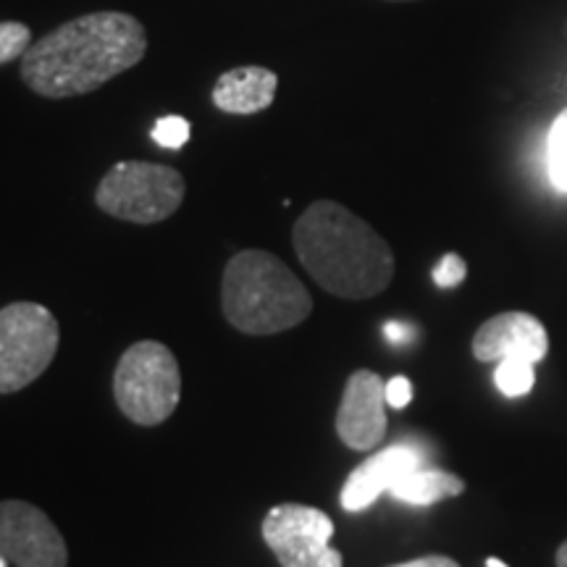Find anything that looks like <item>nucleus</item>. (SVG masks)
<instances>
[{
  "mask_svg": "<svg viewBox=\"0 0 567 567\" xmlns=\"http://www.w3.org/2000/svg\"><path fill=\"white\" fill-rule=\"evenodd\" d=\"M549 352V334L530 313H499L481 326L473 337V354L481 363H502L517 358L542 363Z\"/></svg>",
  "mask_w": 567,
  "mask_h": 567,
  "instance_id": "nucleus-10",
  "label": "nucleus"
},
{
  "mask_svg": "<svg viewBox=\"0 0 567 567\" xmlns=\"http://www.w3.org/2000/svg\"><path fill=\"white\" fill-rule=\"evenodd\" d=\"M389 567H460L452 557L444 555H425V557H415L410 563H400V565H389Z\"/></svg>",
  "mask_w": 567,
  "mask_h": 567,
  "instance_id": "nucleus-20",
  "label": "nucleus"
},
{
  "mask_svg": "<svg viewBox=\"0 0 567 567\" xmlns=\"http://www.w3.org/2000/svg\"><path fill=\"white\" fill-rule=\"evenodd\" d=\"M555 563H557V567H567V542L559 544V549H557V555H555Z\"/></svg>",
  "mask_w": 567,
  "mask_h": 567,
  "instance_id": "nucleus-22",
  "label": "nucleus"
},
{
  "mask_svg": "<svg viewBox=\"0 0 567 567\" xmlns=\"http://www.w3.org/2000/svg\"><path fill=\"white\" fill-rule=\"evenodd\" d=\"M0 551L17 567H66L69 547L40 507L21 499L0 505Z\"/></svg>",
  "mask_w": 567,
  "mask_h": 567,
  "instance_id": "nucleus-8",
  "label": "nucleus"
},
{
  "mask_svg": "<svg viewBox=\"0 0 567 567\" xmlns=\"http://www.w3.org/2000/svg\"><path fill=\"white\" fill-rule=\"evenodd\" d=\"M221 308L243 334L271 337L308 321L313 300L274 252L243 250L224 268Z\"/></svg>",
  "mask_w": 567,
  "mask_h": 567,
  "instance_id": "nucleus-3",
  "label": "nucleus"
},
{
  "mask_svg": "<svg viewBox=\"0 0 567 567\" xmlns=\"http://www.w3.org/2000/svg\"><path fill=\"white\" fill-rule=\"evenodd\" d=\"M32 48V30L19 21H3L0 24V63H11L13 59H24Z\"/></svg>",
  "mask_w": 567,
  "mask_h": 567,
  "instance_id": "nucleus-16",
  "label": "nucleus"
},
{
  "mask_svg": "<svg viewBox=\"0 0 567 567\" xmlns=\"http://www.w3.org/2000/svg\"><path fill=\"white\" fill-rule=\"evenodd\" d=\"M279 76L266 66H237L218 76L213 87V105L234 116H252L271 109Z\"/></svg>",
  "mask_w": 567,
  "mask_h": 567,
  "instance_id": "nucleus-12",
  "label": "nucleus"
},
{
  "mask_svg": "<svg viewBox=\"0 0 567 567\" xmlns=\"http://www.w3.org/2000/svg\"><path fill=\"white\" fill-rule=\"evenodd\" d=\"M153 140L166 151H179L189 140V122L182 116H163L153 130Z\"/></svg>",
  "mask_w": 567,
  "mask_h": 567,
  "instance_id": "nucleus-17",
  "label": "nucleus"
},
{
  "mask_svg": "<svg viewBox=\"0 0 567 567\" xmlns=\"http://www.w3.org/2000/svg\"><path fill=\"white\" fill-rule=\"evenodd\" d=\"M292 245L305 271L342 300H368L394 279L386 239L334 200H318L297 218Z\"/></svg>",
  "mask_w": 567,
  "mask_h": 567,
  "instance_id": "nucleus-2",
  "label": "nucleus"
},
{
  "mask_svg": "<svg viewBox=\"0 0 567 567\" xmlns=\"http://www.w3.org/2000/svg\"><path fill=\"white\" fill-rule=\"evenodd\" d=\"M187 195L184 176L172 166L122 161L111 166L95 189L97 208L118 221L161 224L172 218Z\"/></svg>",
  "mask_w": 567,
  "mask_h": 567,
  "instance_id": "nucleus-5",
  "label": "nucleus"
},
{
  "mask_svg": "<svg viewBox=\"0 0 567 567\" xmlns=\"http://www.w3.org/2000/svg\"><path fill=\"white\" fill-rule=\"evenodd\" d=\"M549 174L555 187L567 193V111L559 113L549 132Z\"/></svg>",
  "mask_w": 567,
  "mask_h": 567,
  "instance_id": "nucleus-15",
  "label": "nucleus"
},
{
  "mask_svg": "<svg viewBox=\"0 0 567 567\" xmlns=\"http://www.w3.org/2000/svg\"><path fill=\"white\" fill-rule=\"evenodd\" d=\"M534 365L536 363H528V360H517V358L502 360V363L496 365V373H494L496 389H499L505 396L528 394L530 389H534V381H536Z\"/></svg>",
  "mask_w": 567,
  "mask_h": 567,
  "instance_id": "nucleus-14",
  "label": "nucleus"
},
{
  "mask_svg": "<svg viewBox=\"0 0 567 567\" xmlns=\"http://www.w3.org/2000/svg\"><path fill=\"white\" fill-rule=\"evenodd\" d=\"M465 492V481L455 476V473L439 471V467H415L402 476L396 484L389 488V494L394 499L408 502V505L415 507H429L436 505V502L455 499Z\"/></svg>",
  "mask_w": 567,
  "mask_h": 567,
  "instance_id": "nucleus-13",
  "label": "nucleus"
},
{
  "mask_svg": "<svg viewBox=\"0 0 567 567\" xmlns=\"http://www.w3.org/2000/svg\"><path fill=\"white\" fill-rule=\"evenodd\" d=\"M415 467H421V455L408 444L386 446V450L375 452L373 457H368L347 476L342 486V507L350 513L371 507L381 494L389 492L396 481Z\"/></svg>",
  "mask_w": 567,
  "mask_h": 567,
  "instance_id": "nucleus-11",
  "label": "nucleus"
},
{
  "mask_svg": "<svg viewBox=\"0 0 567 567\" xmlns=\"http://www.w3.org/2000/svg\"><path fill=\"white\" fill-rule=\"evenodd\" d=\"M266 547L281 567H342V551L331 547L334 523L323 509L284 502L264 517Z\"/></svg>",
  "mask_w": 567,
  "mask_h": 567,
  "instance_id": "nucleus-7",
  "label": "nucleus"
},
{
  "mask_svg": "<svg viewBox=\"0 0 567 567\" xmlns=\"http://www.w3.org/2000/svg\"><path fill=\"white\" fill-rule=\"evenodd\" d=\"M113 396L137 425H161L182 400V373L174 352L155 339L134 342L113 373Z\"/></svg>",
  "mask_w": 567,
  "mask_h": 567,
  "instance_id": "nucleus-4",
  "label": "nucleus"
},
{
  "mask_svg": "<svg viewBox=\"0 0 567 567\" xmlns=\"http://www.w3.org/2000/svg\"><path fill=\"white\" fill-rule=\"evenodd\" d=\"M386 381L379 373L360 368L344 384L337 413V434L344 446L368 452L386 439Z\"/></svg>",
  "mask_w": 567,
  "mask_h": 567,
  "instance_id": "nucleus-9",
  "label": "nucleus"
},
{
  "mask_svg": "<svg viewBox=\"0 0 567 567\" xmlns=\"http://www.w3.org/2000/svg\"><path fill=\"white\" fill-rule=\"evenodd\" d=\"M389 3H410V0H389Z\"/></svg>",
  "mask_w": 567,
  "mask_h": 567,
  "instance_id": "nucleus-24",
  "label": "nucleus"
},
{
  "mask_svg": "<svg viewBox=\"0 0 567 567\" xmlns=\"http://www.w3.org/2000/svg\"><path fill=\"white\" fill-rule=\"evenodd\" d=\"M384 334H386L389 342H394V344H402V342H408L410 337H413V329H410L408 323H400V321H389V323H386V329H384Z\"/></svg>",
  "mask_w": 567,
  "mask_h": 567,
  "instance_id": "nucleus-21",
  "label": "nucleus"
},
{
  "mask_svg": "<svg viewBox=\"0 0 567 567\" xmlns=\"http://www.w3.org/2000/svg\"><path fill=\"white\" fill-rule=\"evenodd\" d=\"M386 402L389 408L402 410L413 402V384L405 375H394V379L386 381Z\"/></svg>",
  "mask_w": 567,
  "mask_h": 567,
  "instance_id": "nucleus-19",
  "label": "nucleus"
},
{
  "mask_svg": "<svg viewBox=\"0 0 567 567\" xmlns=\"http://www.w3.org/2000/svg\"><path fill=\"white\" fill-rule=\"evenodd\" d=\"M145 53L147 32L130 13H84L32 42L21 59V80L51 101L80 97L137 66Z\"/></svg>",
  "mask_w": 567,
  "mask_h": 567,
  "instance_id": "nucleus-1",
  "label": "nucleus"
},
{
  "mask_svg": "<svg viewBox=\"0 0 567 567\" xmlns=\"http://www.w3.org/2000/svg\"><path fill=\"white\" fill-rule=\"evenodd\" d=\"M486 567H507V565L502 563V559H496V557H488V559H486Z\"/></svg>",
  "mask_w": 567,
  "mask_h": 567,
  "instance_id": "nucleus-23",
  "label": "nucleus"
},
{
  "mask_svg": "<svg viewBox=\"0 0 567 567\" xmlns=\"http://www.w3.org/2000/svg\"><path fill=\"white\" fill-rule=\"evenodd\" d=\"M59 321L40 302H9L0 310V392L17 394L38 381L59 352Z\"/></svg>",
  "mask_w": 567,
  "mask_h": 567,
  "instance_id": "nucleus-6",
  "label": "nucleus"
},
{
  "mask_svg": "<svg viewBox=\"0 0 567 567\" xmlns=\"http://www.w3.org/2000/svg\"><path fill=\"white\" fill-rule=\"evenodd\" d=\"M465 274H467V266L465 260L460 258L457 252H446L442 258V264L434 268V284L439 289H452V287H460V284L465 281Z\"/></svg>",
  "mask_w": 567,
  "mask_h": 567,
  "instance_id": "nucleus-18",
  "label": "nucleus"
}]
</instances>
